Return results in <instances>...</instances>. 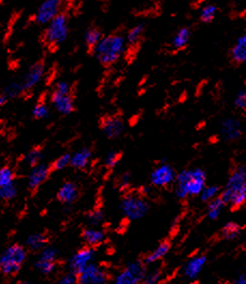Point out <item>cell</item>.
Returning <instances> with one entry per match:
<instances>
[{
	"label": "cell",
	"mask_w": 246,
	"mask_h": 284,
	"mask_svg": "<svg viewBox=\"0 0 246 284\" xmlns=\"http://www.w3.org/2000/svg\"><path fill=\"white\" fill-rule=\"evenodd\" d=\"M176 181L177 196L183 199L186 197L199 196L205 187L206 176L202 169L195 168V169L181 171L177 174Z\"/></svg>",
	"instance_id": "obj_1"
},
{
	"label": "cell",
	"mask_w": 246,
	"mask_h": 284,
	"mask_svg": "<svg viewBox=\"0 0 246 284\" xmlns=\"http://www.w3.org/2000/svg\"><path fill=\"white\" fill-rule=\"evenodd\" d=\"M221 198L226 205L239 208L246 203V169L239 167L231 173Z\"/></svg>",
	"instance_id": "obj_2"
},
{
	"label": "cell",
	"mask_w": 246,
	"mask_h": 284,
	"mask_svg": "<svg viewBox=\"0 0 246 284\" xmlns=\"http://www.w3.org/2000/svg\"><path fill=\"white\" fill-rule=\"evenodd\" d=\"M124 48L125 39L121 35L115 34L103 37L94 50L98 61L105 66H109L119 60L124 52Z\"/></svg>",
	"instance_id": "obj_3"
},
{
	"label": "cell",
	"mask_w": 246,
	"mask_h": 284,
	"mask_svg": "<svg viewBox=\"0 0 246 284\" xmlns=\"http://www.w3.org/2000/svg\"><path fill=\"white\" fill-rule=\"evenodd\" d=\"M26 252L21 245H11L0 257V270L4 275H14L21 269L25 261Z\"/></svg>",
	"instance_id": "obj_4"
},
{
	"label": "cell",
	"mask_w": 246,
	"mask_h": 284,
	"mask_svg": "<svg viewBox=\"0 0 246 284\" xmlns=\"http://www.w3.org/2000/svg\"><path fill=\"white\" fill-rule=\"evenodd\" d=\"M68 32V18L63 13H60L48 24L47 30H45L44 34V39L49 44L57 45L66 40Z\"/></svg>",
	"instance_id": "obj_5"
},
{
	"label": "cell",
	"mask_w": 246,
	"mask_h": 284,
	"mask_svg": "<svg viewBox=\"0 0 246 284\" xmlns=\"http://www.w3.org/2000/svg\"><path fill=\"white\" fill-rule=\"evenodd\" d=\"M122 211L129 219H140L148 211V205L143 198L135 195H128L122 202Z\"/></svg>",
	"instance_id": "obj_6"
},
{
	"label": "cell",
	"mask_w": 246,
	"mask_h": 284,
	"mask_svg": "<svg viewBox=\"0 0 246 284\" xmlns=\"http://www.w3.org/2000/svg\"><path fill=\"white\" fill-rule=\"evenodd\" d=\"M145 275V269L142 263L133 262L115 277L114 284H142Z\"/></svg>",
	"instance_id": "obj_7"
},
{
	"label": "cell",
	"mask_w": 246,
	"mask_h": 284,
	"mask_svg": "<svg viewBox=\"0 0 246 284\" xmlns=\"http://www.w3.org/2000/svg\"><path fill=\"white\" fill-rule=\"evenodd\" d=\"M177 179V173L173 168L168 164H160L151 173V181L153 185L164 187L170 185Z\"/></svg>",
	"instance_id": "obj_8"
},
{
	"label": "cell",
	"mask_w": 246,
	"mask_h": 284,
	"mask_svg": "<svg viewBox=\"0 0 246 284\" xmlns=\"http://www.w3.org/2000/svg\"><path fill=\"white\" fill-rule=\"evenodd\" d=\"M62 0H45L39 6L36 14V21L39 24H49L52 19L60 14Z\"/></svg>",
	"instance_id": "obj_9"
},
{
	"label": "cell",
	"mask_w": 246,
	"mask_h": 284,
	"mask_svg": "<svg viewBox=\"0 0 246 284\" xmlns=\"http://www.w3.org/2000/svg\"><path fill=\"white\" fill-rule=\"evenodd\" d=\"M80 284H107V274L101 267L89 264L79 274Z\"/></svg>",
	"instance_id": "obj_10"
},
{
	"label": "cell",
	"mask_w": 246,
	"mask_h": 284,
	"mask_svg": "<svg viewBox=\"0 0 246 284\" xmlns=\"http://www.w3.org/2000/svg\"><path fill=\"white\" fill-rule=\"evenodd\" d=\"M44 74V65L42 63H37L29 68L27 73L25 74L23 81L19 83L22 93L28 92L32 87H35L37 84L41 81Z\"/></svg>",
	"instance_id": "obj_11"
},
{
	"label": "cell",
	"mask_w": 246,
	"mask_h": 284,
	"mask_svg": "<svg viewBox=\"0 0 246 284\" xmlns=\"http://www.w3.org/2000/svg\"><path fill=\"white\" fill-rule=\"evenodd\" d=\"M93 256L94 252L89 248L82 249L79 252H76L70 261V268L72 270V273L79 275L84 268H86L90 264V262L93 260Z\"/></svg>",
	"instance_id": "obj_12"
},
{
	"label": "cell",
	"mask_w": 246,
	"mask_h": 284,
	"mask_svg": "<svg viewBox=\"0 0 246 284\" xmlns=\"http://www.w3.org/2000/svg\"><path fill=\"white\" fill-rule=\"evenodd\" d=\"M52 102L57 111L62 114H70L73 111L74 102L70 93H61L54 90L52 95Z\"/></svg>",
	"instance_id": "obj_13"
},
{
	"label": "cell",
	"mask_w": 246,
	"mask_h": 284,
	"mask_svg": "<svg viewBox=\"0 0 246 284\" xmlns=\"http://www.w3.org/2000/svg\"><path fill=\"white\" fill-rule=\"evenodd\" d=\"M206 264V257L203 255H196L185 264L183 274L186 279L193 280L201 274Z\"/></svg>",
	"instance_id": "obj_14"
},
{
	"label": "cell",
	"mask_w": 246,
	"mask_h": 284,
	"mask_svg": "<svg viewBox=\"0 0 246 284\" xmlns=\"http://www.w3.org/2000/svg\"><path fill=\"white\" fill-rule=\"evenodd\" d=\"M101 128L107 137L116 138L122 134L124 125H123V121L118 116H107L102 120Z\"/></svg>",
	"instance_id": "obj_15"
},
{
	"label": "cell",
	"mask_w": 246,
	"mask_h": 284,
	"mask_svg": "<svg viewBox=\"0 0 246 284\" xmlns=\"http://www.w3.org/2000/svg\"><path fill=\"white\" fill-rule=\"evenodd\" d=\"M49 176V168L45 165H37L31 170L28 178V185L31 190H36L40 186Z\"/></svg>",
	"instance_id": "obj_16"
},
{
	"label": "cell",
	"mask_w": 246,
	"mask_h": 284,
	"mask_svg": "<svg viewBox=\"0 0 246 284\" xmlns=\"http://www.w3.org/2000/svg\"><path fill=\"white\" fill-rule=\"evenodd\" d=\"M230 60L235 65H241L246 62V35L238 39L230 51Z\"/></svg>",
	"instance_id": "obj_17"
},
{
	"label": "cell",
	"mask_w": 246,
	"mask_h": 284,
	"mask_svg": "<svg viewBox=\"0 0 246 284\" xmlns=\"http://www.w3.org/2000/svg\"><path fill=\"white\" fill-rule=\"evenodd\" d=\"M77 196L76 185L72 182H66L58 191V199L63 204L73 203Z\"/></svg>",
	"instance_id": "obj_18"
},
{
	"label": "cell",
	"mask_w": 246,
	"mask_h": 284,
	"mask_svg": "<svg viewBox=\"0 0 246 284\" xmlns=\"http://www.w3.org/2000/svg\"><path fill=\"white\" fill-rule=\"evenodd\" d=\"M90 157H92V153L88 148H82L71 156V165L77 169H83L88 165Z\"/></svg>",
	"instance_id": "obj_19"
},
{
	"label": "cell",
	"mask_w": 246,
	"mask_h": 284,
	"mask_svg": "<svg viewBox=\"0 0 246 284\" xmlns=\"http://www.w3.org/2000/svg\"><path fill=\"white\" fill-rule=\"evenodd\" d=\"M169 250H170V244L169 243H168V242L160 243L158 247L152 252V253L148 254L145 262L147 264L156 263V262L160 261L161 258H164L168 254V252H169Z\"/></svg>",
	"instance_id": "obj_20"
},
{
	"label": "cell",
	"mask_w": 246,
	"mask_h": 284,
	"mask_svg": "<svg viewBox=\"0 0 246 284\" xmlns=\"http://www.w3.org/2000/svg\"><path fill=\"white\" fill-rule=\"evenodd\" d=\"M226 204L223 202V199L221 197H217L215 199H213L212 202L209 203L208 209H206V213H208V216L210 219H216L218 216L221 215V213L223 212L224 207Z\"/></svg>",
	"instance_id": "obj_21"
},
{
	"label": "cell",
	"mask_w": 246,
	"mask_h": 284,
	"mask_svg": "<svg viewBox=\"0 0 246 284\" xmlns=\"http://www.w3.org/2000/svg\"><path fill=\"white\" fill-rule=\"evenodd\" d=\"M189 37H190V31L188 28L180 29L178 31V34L176 35V37H174L173 42H172L174 49H177V50L184 49L189 41Z\"/></svg>",
	"instance_id": "obj_22"
},
{
	"label": "cell",
	"mask_w": 246,
	"mask_h": 284,
	"mask_svg": "<svg viewBox=\"0 0 246 284\" xmlns=\"http://www.w3.org/2000/svg\"><path fill=\"white\" fill-rule=\"evenodd\" d=\"M83 237L88 244L96 245V244L101 243V241L103 240V238H105V234H103L100 229L88 228L84 231Z\"/></svg>",
	"instance_id": "obj_23"
},
{
	"label": "cell",
	"mask_w": 246,
	"mask_h": 284,
	"mask_svg": "<svg viewBox=\"0 0 246 284\" xmlns=\"http://www.w3.org/2000/svg\"><path fill=\"white\" fill-rule=\"evenodd\" d=\"M241 234V228L237 223H227L222 229V236L226 240H235Z\"/></svg>",
	"instance_id": "obj_24"
},
{
	"label": "cell",
	"mask_w": 246,
	"mask_h": 284,
	"mask_svg": "<svg viewBox=\"0 0 246 284\" xmlns=\"http://www.w3.org/2000/svg\"><path fill=\"white\" fill-rule=\"evenodd\" d=\"M144 32V26L140 24L134 26L130 30L128 31V35H127V42L130 44V45H135L137 43L140 42L142 35H143Z\"/></svg>",
	"instance_id": "obj_25"
},
{
	"label": "cell",
	"mask_w": 246,
	"mask_h": 284,
	"mask_svg": "<svg viewBox=\"0 0 246 284\" xmlns=\"http://www.w3.org/2000/svg\"><path fill=\"white\" fill-rule=\"evenodd\" d=\"M101 39H102V37H101L100 30H98L97 28L89 29L86 32V36H85V41H86L88 49L94 50L97 47V44L99 43Z\"/></svg>",
	"instance_id": "obj_26"
},
{
	"label": "cell",
	"mask_w": 246,
	"mask_h": 284,
	"mask_svg": "<svg viewBox=\"0 0 246 284\" xmlns=\"http://www.w3.org/2000/svg\"><path fill=\"white\" fill-rule=\"evenodd\" d=\"M219 187L217 185H208L203 189V191L200 194V199L202 200V202H206V203H210L212 202L213 199H215L218 197V194H219Z\"/></svg>",
	"instance_id": "obj_27"
},
{
	"label": "cell",
	"mask_w": 246,
	"mask_h": 284,
	"mask_svg": "<svg viewBox=\"0 0 246 284\" xmlns=\"http://www.w3.org/2000/svg\"><path fill=\"white\" fill-rule=\"evenodd\" d=\"M26 243L31 250H39L44 245L45 237L42 234H32L27 238Z\"/></svg>",
	"instance_id": "obj_28"
},
{
	"label": "cell",
	"mask_w": 246,
	"mask_h": 284,
	"mask_svg": "<svg viewBox=\"0 0 246 284\" xmlns=\"http://www.w3.org/2000/svg\"><path fill=\"white\" fill-rule=\"evenodd\" d=\"M13 180H14V176L13 172L8 167H3L0 169V187L13 185Z\"/></svg>",
	"instance_id": "obj_29"
},
{
	"label": "cell",
	"mask_w": 246,
	"mask_h": 284,
	"mask_svg": "<svg viewBox=\"0 0 246 284\" xmlns=\"http://www.w3.org/2000/svg\"><path fill=\"white\" fill-rule=\"evenodd\" d=\"M216 15V6L214 5H205L200 13V19L203 23H211Z\"/></svg>",
	"instance_id": "obj_30"
},
{
	"label": "cell",
	"mask_w": 246,
	"mask_h": 284,
	"mask_svg": "<svg viewBox=\"0 0 246 284\" xmlns=\"http://www.w3.org/2000/svg\"><path fill=\"white\" fill-rule=\"evenodd\" d=\"M32 115L36 119H45L49 116V108L45 105L44 102L40 101L35 106L34 110H32Z\"/></svg>",
	"instance_id": "obj_31"
},
{
	"label": "cell",
	"mask_w": 246,
	"mask_h": 284,
	"mask_svg": "<svg viewBox=\"0 0 246 284\" xmlns=\"http://www.w3.org/2000/svg\"><path fill=\"white\" fill-rule=\"evenodd\" d=\"M37 268L41 271L42 274L44 275H49L51 274L52 271L54 270L55 268V263L54 262H49V261H44V260H40L39 258L37 264H36Z\"/></svg>",
	"instance_id": "obj_32"
},
{
	"label": "cell",
	"mask_w": 246,
	"mask_h": 284,
	"mask_svg": "<svg viewBox=\"0 0 246 284\" xmlns=\"http://www.w3.org/2000/svg\"><path fill=\"white\" fill-rule=\"evenodd\" d=\"M69 164H71V155L70 154H63L61 157H58L53 165L55 170H62L66 168Z\"/></svg>",
	"instance_id": "obj_33"
},
{
	"label": "cell",
	"mask_w": 246,
	"mask_h": 284,
	"mask_svg": "<svg viewBox=\"0 0 246 284\" xmlns=\"http://www.w3.org/2000/svg\"><path fill=\"white\" fill-rule=\"evenodd\" d=\"M16 195V189L14 184L9 185V186H3L0 187V198L1 199H12Z\"/></svg>",
	"instance_id": "obj_34"
},
{
	"label": "cell",
	"mask_w": 246,
	"mask_h": 284,
	"mask_svg": "<svg viewBox=\"0 0 246 284\" xmlns=\"http://www.w3.org/2000/svg\"><path fill=\"white\" fill-rule=\"evenodd\" d=\"M40 260H44V261H49V262H54L56 261L57 258V251L53 248H45L40 255Z\"/></svg>",
	"instance_id": "obj_35"
},
{
	"label": "cell",
	"mask_w": 246,
	"mask_h": 284,
	"mask_svg": "<svg viewBox=\"0 0 246 284\" xmlns=\"http://www.w3.org/2000/svg\"><path fill=\"white\" fill-rule=\"evenodd\" d=\"M41 157H42L41 151L38 150V148H35V150H31L27 154V156H26V160L28 161V164H30L32 166H36V165H38L39 160L41 159Z\"/></svg>",
	"instance_id": "obj_36"
},
{
	"label": "cell",
	"mask_w": 246,
	"mask_h": 284,
	"mask_svg": "<svg viewBox=\"0 0 246 284\" xmlns=\"http://www.w3.org/2000/svg\"><path fill=\"white\" fill-rule=\"evenodd\" d=\"M224 134H225L226 138L227 139H229V140L235 139L239 136V129H238L236 124L232 125L231 123H229V124H227L224 127Z\"/></svg>",
	"instance_id": "obj_37"
},
{
	"label": "cell",
	"mask_w": 246,
	"mask_h": 284,
	"mask_svg": "<svg viewBox=\"0 0 246 284\" xmlns=\"http://www.w3.org/2000/svg\"><path fill=\"white\" fill-rule=\"evenodd\" d=\"M160 280V273L158 270H154L152 273L145 275L142 284H158Z\"/></svg>",
	"instance_id": "obj_38"
},
{
	"label": "cell",
	"mask_w": 246,
	"mask_h": 284,
	"mask_svg": "<svg viewBox=\"0 0 246 284\" xmlns=\"http://www.w3.org/2000/svg\"><path fill=\"white\" fill-rule=\"evenodd\" d=\"M76 277L74 273H70L62 276L60 280H58L57 284H75L76 283Z\"/></svg>",
	"instance_id": "obj_39"
},
{
	"label": "cell",
	"mask_w": 246,
	"mask_h": 284,
	"mask_svg": "<svg viewBox=\"0 0 246 284\" xmlns=\"http://www.w3.org/2000/svg\"><path fill=\"white\" fill-rule=\"evenodd\" d=\"M88 218H89V221L92 224H99L102 219H103V215H102V213L101 211L99 210H95L93 212H90L89 213V215H88Z\"/></svg>",
	"instance_id": "obj_40"
},
{
	"label": "cell",
	"mask_w": 246,
	"mask_h": 284,
	"mask_svg": "<svg viewBox=\"0 0 246 284\" xmlns=\"http://www.w3.org/2000/svg\"><path fill=\"white\" fill-rule=\"evenodd\" d=\"M120 159V154L116 153V152H110L108 154V156L106 158V164L109 167H114L116 164H118V161Z\"/></svg>",
	"instance_id": "obj_41"
},
{
	"label": "cell",
	"mask_w": 246,
	"mask_h": 284,
	"mask_svg": "<svg viewBox=\"0 0 246 284\" xmlns=\"http://www.w3.org/2000/svg\"><path fill=\"white\" fill-rule=\"evenodd\" d=\"M236 106L239 109H242L244 111H246V92H242L239 94L236 100Z\"/></svg>",
	"instance_id": "obj_42"
},
{
	"label": "cell",
	"mask_w": 246,
	"mask_h": 284,
	"mask_svg": "<svg viewBox=\"0 0 246 284\" xmlns=\"http://www.w3.org/2000/svg\"><path fill=\"white\" fill-rule=\"evenodd\" d=\"M55 90H57V92H61V93H70L71 92L69 84L66 83V82L57 83V85L55 87Z\"/></svg>",
	"instance_id": "obj_43"
},
{
	"label": "cell",
	"mask_w": 246,
	"mask_h": 284,
	"mask_svg": "<svg viewBox=\"0 0 246 284\" xmlns=\"http://www.w3.org/2000/svg\"><path fill=\"white\" fill-rule=\"evenodd\" d=\"M235 284H246V274H240L235 281Z\"/></svg>",
	"instance_id": "obj_44"
},
{
	"label": "cell",
	"mask_w": 246,
	"mask_h": 284,
	"mask_svg": "<svg viewBox=\"0 0 246 284\" xmlns=\"http://www.w3.org/2000/svg\"><path fill=\"white\" fill-rule=\"evenodd\" d=\"M5 101H6V96L5 95H0V109H1L4 106Z\"/></svg>",
	"instance_id": "obj_45"
},
{
	"label": "cell",
	"mask_w": 246,
	"mask_h": 284,
	"mask_svg": "<svg viewBox=\"0 0 246 284\" xmlns=\"http://www.w3.org/2000/svg\"><path fill=\"white\" fill-rule=\"evenodd\" d=\"M122 180H123V183H124V184H127V183H128V181H129V176H128V174H125V176H123Z\"/></svg>",
	"instance_id": "obj_46"
},
{
	"label": "cell",
	"mask_w": 246,
	"mask_h": 284,
	"mask_svg": "<svg viewBox=\"0 0 246 284\" xmlns=\"http://www.w3.org/2000/svg\"><path fill=\"white\" fill-rule=\"evenodd\" d=\"M18 284H31L29 282H21V283H18Z\"/></svg>",
	"instance_id": "obj_47"
},
{
	"label": "cell",
	"mask_w": 246,
	"mask_h": 284,
	"mask_svg": "<svg viewBox=\"0 0 246 284\" xmlns=\"http://www.w3.org/2000/svg\"><path fill=\"white\" fill-rule=\"evenodd\" d=\"M200 1H204V0H200Z\"/></svg>",
	"instance_id": "obj_48"
}]
</instances>
